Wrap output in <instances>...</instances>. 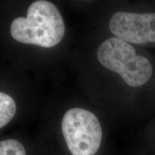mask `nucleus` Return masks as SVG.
<instances>
[{"mask_svg": "<svg viewBox=\"0 0 155 155\" xmlns=\"http://www.w3.org/2000/svg\"><path fill=\"white\" fill-rule=\"evenodd\" d=\"M65 32V24L58 9L45 0L31 4L27 17L15 19L10 26V34L15 40L43 48L57 45Z\"/></svg>", "mask_w": 155, "mask_h": 155, "instance_id": "1", "label": "nucleus"}, {"mask_svg": "<svg viewBox=\"0 0 155 155\" xmlns=\"http://www.w3.org/2000/svg\"><path fill=\"white\" fill-rule=\"evenodd\" d=\"M97 58L103 66L119 74L129 86H143L152 75L150 61L137 55L131 45L118 38L102 42L97 51Z\"/></svg>", "mask_w": 155, "mask_h": 155, "instance_id": "2", "label": "nucleus"}, {"mask_svg": "<svg viewBox=\"0 0 155 155\" xmlns=\"http://www.w3.org/2000/svg\"><path fill=\"white\" fill-rule=\"evenodd\" d=\"M62 132L72 155H95L102 140V129L92 112L73 108L62 120Z\"/></svg>", "mask_w": 155, "mask_h": 155, "instance_id": "3", "label": "nucleus"}, {"mask_svg": "<svg viewBox=\"0 0 155 155\" xmlns=\"http://www.w3.org/2000/svg\"><path fill=\"white\" fill-rule=\"evenodd\" d=\"M109 28L116 38L129 43L155 42V13L119 12L112 16Z\"/></svg>", "mask_w": 155, "mask_h": 155, "instance_id": "4", "label": "nucleus"}, {"mask_svg": "<svg viewBox=\"0 0 155 155\" xmlns=\"http://www.w3.org/2000/svg\"><path fill=\"white\" fill-rule=\"evenodd\" d=\"M16 113V104L10 96L0 93V127L3 128L12 119Z\"/></svg>", "mask_w": 155, "mask_h": 155, "instance_id": "5", "label": "nucleus"}, {"mask_svg": "<svg viewBox=\"0 0 155 155\" xmlns=\"http://www.w3.org/2000/svg\"><path fill=\"white\" fill-rule=\"evenodd\" d=\"M0 155H26V152L19 141L7 139L0 142Z\"/></svg>", "mask_w": 155, "mask_h": 155, "instance_id": "6", "label": "nucleus"}]
</instances>
